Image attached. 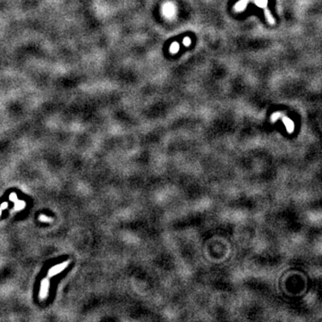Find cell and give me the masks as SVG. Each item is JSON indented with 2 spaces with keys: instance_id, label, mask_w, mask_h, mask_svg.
<instances>
[{
  "instance_id": "1",
  "label": "cell",
  "mask_w": 322,
  "mask_h": 322,
  "mask_svg": "<svg viewBox=\"0 0 322 322\" xmlns=\"http://www.w3.org/2000/svg\"><path fill=\"white\" fill-rule=\"evenodd\" d=\"M68 264H69L68 261H65V262H63V263L59 264V265L54 266L52 268L49 269V271H48V277H54V276H56L57 274H59L62 270H64L65 268L68 266Z\"/></svg>"
},
{
  "instance_id": "2",
  "label": "cell",
  "mask_w": 322,
  "mask_h": 322,
  "mask_svg": "<svg viewBox=\"0 0 322 322\" xmlns=\"http://www.w3.org/2000/svg\"><path fill=\"white\" fill-rule=\"evenodd\" d=\"M49 289V280L47 278H45L42 280L40 285V291H39V297L41 299H45L47 296Z\"/></svg>"
},
{
  "instance_id": "3",
  "label": "cell",
  "mask_w": 322,
  "mask_h": 322,
  "mask_svg": "<svg viewBox=\"0 0 322 322\" xmlns=\"http://www.w3.org/2000/svg\"><path fill=\"white\" fill-rule=\"evenodd\" d=\"M15 206H14V209L15 210H21V209H23L24 207H25V202L24 201H16L15 202Z\"/></svg>"
},
{
  "instance_id": "4",
  "label": "cell",
  "mask_w": 322,
  "mask_h": 322,
  "mask_svg": "<svg viewBox=\"0 0 322 322\" xmlns=\"http://www.w3.org/2000/svg\"><path fill=\"white\" fill-rule=\"evenodd\" d=\"M39 218L40 221H42V222H51L52 221V218L45 216V215H40Z\"/></svg>"
},
{
  "instance_id": "5",
  "label": "cell",
  "mask_w": 322,
  "mask_h": 322,
  "mask_svg": "<svg viewBox=\"0 0 322 322\" xmlns=\"http://www.w3.org/2000/svg\"><path fill=\"white\" fill-rule=\"evenodd\" d=\"M9 199H10V201H12L15 202L16 201H17V195H16V193H11V194H10V197H9Z\"/></svg>"
},
{
  "instance_id": "6",
  "label": "cell",
  "mask_w": 322,
  "mask_h": 322,
  "mask_svg": "<svg viewBox=\"0 0 322 322\" xmlns=\"http://www.w3.org/2000/svg\"><path fill=\"white\" fill-rule=\"evenodd\" d=\"M7 207H8V203H7V202H4V203H2V205H1V207H0V209H5Z\"/></svg>"
},
{
  "instance_id": "7",
  "label": "cell",
  "mask_w": 322,
  "mask_h": 322,
  "mask_svg": "<svg viewBox=\"0 0 322 322\" xmlns=\"http://www.w3.org/2000/svg\"><path fill=\"white\" fill-rule=\"evenodd\" d=\"M1 215H2V209H0V217H1Z\"/></svg>"
}]
</instances>
